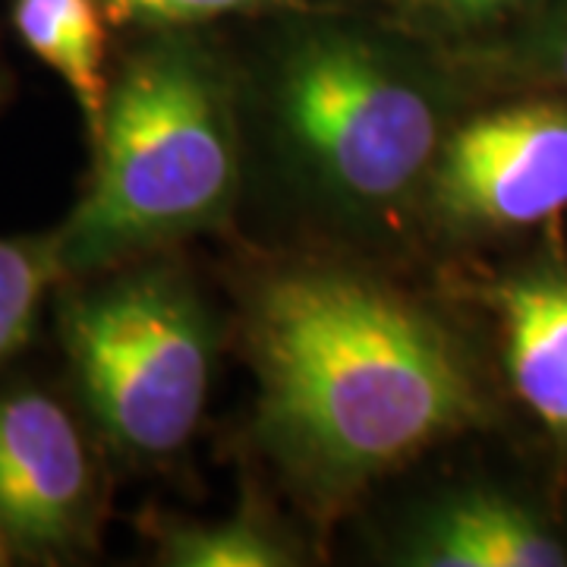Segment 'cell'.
<instances>
[{
	"mask_svg": "<svg viewBox=\"0 0 567 567\" xmlns=\"http://www.w3.org/2000/svg\"><path fill=\"white\" fill-rule=\"evenodd\" d=\"M259 435L297 483L341 498L476 423L464 347L398 287L338 265L268 275L246 312Z\"/></svg>",
	"mask_w": 567,
	"mask_h": 567,
	"instance_id": "6da1fadb",
	"label": "cell"
},
{
	"mask_svg": "<svg viewBox=\"0 0 567 567\" xmlns=\"http://www.w3.org/2000/svg\"><path fill=\"white\" fill-rule=\"evenodd\" d=\"M237 89L199 35L155 32L123 63L95 171L58 237L63 275L111 268L221 227L240 193Z\"/></svg>",
	"mask_w": 567,
	"mask_h": 567,
	"instance_id": "7a4b0ae2",
	"label": "cell"
},
{
	"mask_svg": "<svg viewBox=\"0 0 567 567\" xmlns=\"http://www.w3.org/2000/svg\"><path fill=\"white\" fill-rule=\"evenodd\" d=\"M445 73L357 25L287 35L268 111L293 181L347 224H394L423 199L447 136Z\"/></svg>",
	"mask_w": 567,
	"mask_h": 567,
	"instance_id": "3957f363",
	"label": "cell"
},
{
	"mask_svg": "<svg viewBox=\"0 0 567 567\" xmlns=\"http://www.w3.org/2000/svg\"><path fill=\"white\" fill-rule=\"evenodd\" d=\"M61 331L111 445L136 461L181 454L212 382V322L193 284L171 265L136 268L70 297Z\"/></svg>",
	"mask_w": 567,
	"mask_h": 567,
	"instance_id": "277c9868",
	"label": "cell"
},
{
	"mask_svg": "<svg viewBox=\"0 0 567 567\" xmlns=\"http://www.w3.org/2000/svg\"><path fill=\"white\" fill-rule=\"evenodd\" d=\"M423 203L447 230L486 234L567 208V99H527L447 130Z\"/></svg>",
	"mask_w": 567,
	"mask_h": 567,
	"instance_id": "5b68a950",
	"label": "cell"
},
{
	"mask_svg": "<svg viewBox=\"0 0 567 567\" xmlns=\"http://www.w3.org/2000/svg\"><path fill=\"white\" fill-rule=\"evenodd\" d=\"M95 470L80 425L51 394H0V527L29 551H66L92 527Z\"/></svg>",
	"mask_w": 567,
	"mask_h": 567,
	"instance_id": "8992f818",
	"label": "cell"
},
{
	"mask_svg": "<svg viewBox=\"0 0 567 567\" xmlns=\"http://www.w3.org/2000/svg\"><path fill=\"white\" fill-rule=\"evenodd\" d=\"M401 561L416 567H561L567 548L520 502L498 492H464L423 514Z\"/></svg>",
	"mask_w": 567,
	"mask_h": 567,
	"instance_id": "52a82bcc",
	"label": "cell"
},
{
	"mask_svg": "<svg viewBox=\"0 0 567 567\" xmlns=\"http://www.w3.org/2000/svg\"><path fill=\"white\" fill-rule=\"evenodd\" d=\"M495 303L511 385L539 423L567 439V271L529 268L502 284Z\"/></svg>",
	"mask_w": 567,
	"mask_h": 567,
	"instance_id": "ba28073f",
	"label": "cell"
},
{
	"mask_svg": "<svg viewBox=\"0 0 567 567\" xmlns=\"http://www.w3.org/2000/svg\"><path fill=\"white\" fill-rule=\"evenodd\" d=\"M13 25L22 44L66 82L95 136L111 89L99 0H13Z\"/></svg>",
	"mask_w": 567,
	"mask_h": 567,
	"instance_id": "9c48e42d",
	"label": "cell"
},
{
	"mask_svg": "<svg viewBox=\"0 0 567 567\" xmlns=\"http://www.w3.org/2000/svg\"><path fill=\"white\" fill-rule=\"evenodd\" d=\"M158 561L174 567H287L293 548L256 511L212 524H167L158 533Z\"/></svg>",
	"mask_w": 567,
	"mask_h": 567,
	"instance_id": "30bf717a",
	"label": "cell"
},
{
	"mask_svg": "<svg viewBox=\"0 0 567 567\" xmlns=\"http://www.w3.org/2000/svg\"><path fill=\"white\" fill-rule=\"evenodd\" d=\"M61 275L54 234L0 240V363L29 344L44 293Z\"/></svg>",
	"mask_w": 567,
	"mask_h": 567,
	"instance_id": "8fae6325",
	"label": "cell"
},
{
	"mask_svg": "<svg viewBox=\"0 0 567 567\" xmlns=\"http://www.w3.org/2000/svg\"><path fill=\"white\" fill-rule=\"evenodd\" d=\"M492 73L543 82L567 92V0L533 22L524 35L502 48H488Z\"/></svg>",
	"mask_w": 567,
	"mask_h": 567,
	"instance_id": "7c38bea8",
	"label": "cell"
},
{
	"mask_svg": "<svg viewBox=\"0 0 567 567\" xmlns=\"http://www.w3.org/2000/svg\"><path fill=\"white\" fill-rule=\"evenodd\" d=\"M284 0H99L104 22L117 29L181 32L234 13H259Z\"/></svg>",
	"mask_w": 567,
	"mask_h": 567,
	"instance_id": "4fadbf2b",
	"label": "cell"
},
{
	"mask_svg": "<svg viewBox=\"0 0 567 567\" xmlns=\"http://www.w3.org/2000/svg\"><path fill=\"white\" fill-rule=\"evenodd\" d=\"M410 20L435 32H473L480 25L505 20L533 0H398Z\"/></svg>",
	"mask_w": 567,
	"mask_h": 567,
	"instance_id": "5bb4252c",
	"label": "cell"
},
{
	"mask_svg": "<svg viewBox=\"0 0 567 567\" xmlns=\"http://www.w3.org/2000/svg\"><path fill=\"white\" fill-rule=\"evenodd\" d=\"M3 536H7V533H3V527H0V561H3Z\"/></svg>",
	"mask_w": 567,
	"mask_h": 567,
	"instance_id": "9a60e30c",
	"label": "cell"
}]
</instances>
